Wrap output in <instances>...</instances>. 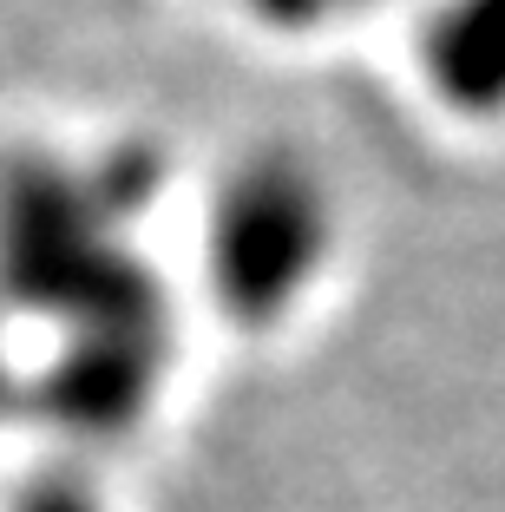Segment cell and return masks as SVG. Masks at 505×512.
<instances>
[{"label":"cell","instance_id":"1","mask_svg":"<svg viewBox=\"0 0 505 512\" xmlns=\"http://www.w3.org/2000/svg\"><path fill=\"white\" fill-rule=\"evenodd\" d=\"M335 211L302 158H243L210 204V289L237 329H276L322 276Z\"/></svg>","mask_w":505,"mask_h":512},{"label":"cell","instance_id":"3","mask_svg":"<svg viewBox=\"0 0 505 512\" xmlns=\"http://www.w3.org/2000/svg\"><path fill=\"white\" fill-rule=\"evenodd\" d=\"M243 20H263V27H283V33H315L328 20L355 14L361 0H230Z\"/></svg>","mask_w":505,"mask_h":512},{"label":"cell","instance_id":"5","mask_svg":"<svg viewBox=\"0 0 505 512\" xmlns=\"http://www.w3.org/2000/svg\"><path fill=\"white\" fill-rule=\"evenodd\" d=\"M0 388H7V368H0Z\"/></svg>","mask_w":505,"mask_h":512},{"label":"cell","instance_id":"4","mask_svg":"<svg viewBox=\"0 0 505 512\" xmlns=\"http://www.w3.org/2000/svg\"><path fill=\"white\" fill-rule=\"evenodd\" d=\"M7 512H105V499L92 493L79 473H40Z\"/></svg>","mask_w":505,"mask_h":512},{"label":"cell","instance_id":"2","mask_svg":"<svg viewBox=\"0 0 505 512\" xmlns=\"http://www.w3.org/2000/svg\"><path fill=\"white\" fill-rule=\"evenodd\" d=\"M427 99L460 125H505V0H433L414 33Z\"/></svg>","mask_w":505,"mask_h":512}]
</instances>
